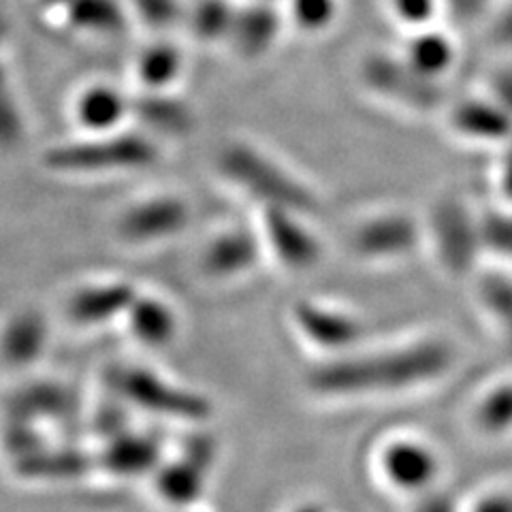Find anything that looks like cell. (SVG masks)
Segmentation results:
<instances>
[{
	"mask_svg": "<svg viewBox=\"0 0 512 512\" xmlns=\"http://www.w3.org/2000/svg\"><path fill=\"white\" fill-rule=\"evenodd\" d=\"M451 342L438 335L408 340L361 357H344L314 372L312 382L318 391L333 395H365L406 391L429 384L453 365Z\"/></svg>",
	"mask_w": 512,
	"mask_h": 512,
	"instance_id": "1",
	"label": "cell"
},
{
	"mask_svg": "<svg viewBox=\"0 0 512 512\" xmlns=\"http://www.w3.org/2000/svg\"><path fill=\"white\" fill-rule=\"evenodd\" d=\"M224 175L242 186L252 197L261 199L267 207H284L297 214L316 210L314 192L293 173H288L276 160L254 150L246 143H233L220 156Z\"/></svg>",
	"mask_w": 512,
	"mask_h": 512,
	"instance_id": "2",
	"label": "cell"
},
{
	"mask_svg": "<svg viewBox=\"0 0 512 512\" xmlns=\"http://www.w3.org/2000/svg\"><path fill=\"white\" fill-rule=\"evenodd\" d=\"M380 483L399 498L423 500L444 474V461L434 442L416 434H397L384 440L374 457Z\"/></svg>",
	"mask_w": 512,
	"mask_h": 512,
	"instance_id": "3",
	"label": "cell"
},
{
	"mask_svg": "<svg viewBox=\"0 0 512 512\" xmlns=\"http://www.w3.org/2000/svg\"><path fill=\"white\" fill-rule=\"evenodd\" d=\"M156 154L154 143L141 135H103L50 150L47 165L67 173H103L109 169L148 167L156 160Z\"/></svg>",
	"mask_w": 512,
	"mask_h": 512,
	"instance_id": "4",
	"label": "cell"
},
{
	"mask_svg": "<svg viewBox=\"0 0 512 512\" xmlns=\"http://www.w3.org/2000/svg\"><path fill=\"white\" fill-rule=\"evenodd\" d=\"M109 384L131 404L156 414L184 421H201L210 414V406L201 395L175 387L146 367L118 365L109 372Z\"/></svg>",
	"mask_w": 512,
	"mask_h": 512,
	"instance_id": "5",
	"label": "cell"
},
{
	"mask_svg": "<svg viewBox=\"0 0 512 512\" xmlns=\"http://www.w3.org/2000/svg\"><path fill=\"white\" fill-rule=\"evenodd\" d=\"M425 239V227L406 212H384L361 222L352 233V248L372 261H393L414 252Z\"/></svg>",
	"mask_w": 512,
	"mask_h": 512,
	"instance_id": "6",
	"label": "cell"
},
{
	"mask_svg": "<svg viewBox=\"0 0 512 512\" xmlns=\"http://www.w3.org/2000/svg\"><path fill=\"white\" fill-rule=\"evenodd\" d=\"M363 79L382 99L393 101L399 107L429 111L436 101V86L425 77L416 75L402 58L374 56L365 62Z\"/></svg>",
	"mask_w": 512,
	"mask_h": 512,
	"instance_id": "7",
	"label": "cell"
},
{
	"mask_svg": "<svg viewBox=\"0 0 512 512\" xmlns=\"http://www.w3.org/2000/svg\"><path fill=\"white\" fill-rule=\"evenodd\" d=\"M190 220L188 205L178 197H154L126 210L118 231L131 244H150L180 233Z\"/></svg>",
	"mask_w": 512,
	"mask_h": 512,
	"instance_id": "8",
	"label": "cell"
},
{
	"mask_svg": "<svg viewBox=\"0 0 512 512\" xmlns=\"http://www.w3.org/2000/svg\"><path fill=\"white\" fill-rule=\"evenodd\" d=\"M301 214L284 207H267L265 235L278 259L291 269H310L320 261V248L316 235L299 220Z\"/></svg>",
	"mask_w": 512,
	"mask_h": 512,
	"instance_id": "9",
	"label": "cell"
},
{
	"mask_svg": "<svg viewBox=\"0 0 512 512\" xmlns=\"http://www.w3.org/2000/svg\"><path fill=\"white\" fill-rule=\"evenodd\" d=\"M451 133L468 143H500L512 133V120L498 99H466L448 111Z\"/></svg>",
	"mask_w": 512,
	"mask_h": 512,
	"instance_id": "10",
	"label": "cell"
},
{
	"mask_svg": "<svg viewBox=\"0 0 512 512\" xmlns=\"http://www.w3.org/2000/svg\"><path fill=\"white\" fill-rule=\"evenodd\" d=\"M295 323L314 346L331 352L346 350L361 338V323L355 316L338 308L323 306V303H299L295 310Z\"/></svg>",
	"mask_w": 512,
	"mask_h": 512,
	"instance_id": "11",
	"label": "cell"
},
{
	"mask_svg": "<svg viewBox=\"0 0 512 512\" xmlns=\"http://www.w3.org/2000/svg\"><path fill=\"white\" fill-rule=\"evenodd\" d=\"M402 60L416 75L438 84V79L446 77L455 67L457 43L438 26L414 30L404 45Z\"/></svg>",
	"mask_w": 512,
	"mask_h": 512,
	"instance_id": "12",
	"label": "cell"
},
{
	"mask_svg": "<svg viewBox=\"0 0 512 512\" xmlns=\"http://www.w3.org/2000/svg\"><path fill=\"white\" fill-rule=\"evenodd\" d=\"M135 299V288L128 282L92 284L69 299L67 312L77 325H96L118 314H126Z\"/></svg>",
	"mask_w": 512,
	"mask_h": 512,
	"instance_id": "13",
	"label": "cell"
},
{
	"mask_svg": "<svg viewBox=\"0 0 512 512\" xmlns=\"http://www.w3.org/2000/svg\"><path fill=\"white\" fill-rule=\"evenodd\" d=\"M280 32L278 13L265 3L237 9L229 41L233 50L244 58H259L276 43Z\"/></svg>",
	"mask_w": 512,
	"mask_h": 512,
	"instance_id": "14",
	"label": "cell"
},
{
	"mask_svg": "<svg viewBox=\"0 0 512 512\" xmlns=\"http://www.w3.org/2000/svg\"><path fill=\"white\" fill-rule=\"evenodd\" d=\"M259 259V244L252 233L235 229L222 233L203 252V271L212 278H235Z\"/></svg>",
	"mask_w": 512,
	"mask_h": 512,
	"instance_id": "15",
	"label": "cell"
},
{
	"mask_svg": "<svg viewBox=\"0 0 512 512\" xmlns=\"http://www.w3.org/2000/svg\"><path fill=\"white\" fill-rule=\"evenodd\" d=\"M47 323L37 312H20L9 318L0 331V357L13 367H24L43 352Z\"/></svg>",
	"mask_w": 512,
	"mask_h": 512,
	"instance_id": "16",
	"label": "cell"
},
{
	"mask_svg": "<svg viewBox=\"0 0 512 512\" xmlns=\"http://www.w3.org/2000/svg\"><path fill=\"white\" fill-rule=\"evenodd\" d=\"M470 421L472 429L485 440L512 436V378L493 382L476 395Z\"/></svg>",
	"mask_w": 512,
	"mask_h": 512,
	"instance_id": "17",
	"label": "cell"
},
{
	"mask_svg": "<svg viewBox=\"0 0 512 512\" xmlns=\"http://www.w3.org/2000/svg\"><path fill=\"white\" fill-rule=\"evenodd\" d=\"M128 329L135 335V340L143 346L160 348L167 346L178 331V318L165 301L156 297H139L126 312Z\"/></svg>",
	"mask_w": 512,
	"mask_h": 512,
	"instance_id": "18",
	"label": "cell"
},
{
	"mask_svg": "<svg viewBox=\"0 0 512 512\" xmlns=\"http://www.w3.org/2000/svg\"><path fill=\"white\" fill-rule=\"evenodd\" d=\"M131 111V103L109 86H92L82 92L75 105L77 122L92 135H107Z\"/></svg>",
	"mask_w": 512,
	"mask_h": 512,
	"instance_id": "19",
	"label": "cell"
},
{
	"mask_svg": "<svg viewBox=\"0 0 512 512\" xmlns=\"http://www.w3.org/2000/svg\"><path fill=\"white\" fill-rule=\"evenodd\" d=\"M137 114L139 122L146 124L156 133L165 135H182L190 131L192 114L190 109L173 96H167L160 90H150L141 94L139 99L131 105Z\"/></svg>",
	"mask_w": 512,
	"mask_h": 512,
	"instance_id": "20",
	"label": "cell"
},
{
	"mask_svg": "<svg viewBox=\"0 0 512 512\" xmlns=\"http://www.w3.org/2000/svg\"><path fill=\"white\" fill-rule=\"evenodd\" d=\"M52 5L79 30L116 32L124 22L118 0H52Z\"/></svg>",
	"mask_w": 512,
	"mask_h": 512,
	"instance_id": "21",
	"label": "cell"
},
{
	"mask_svg": "<svg viewBox=\"0 0 512 512\" xmlns=\"http://www.w3.org/2000/svg\"><path fill=\"white\" fill-rule=\"evenodd\" d=\"M205 468L197 466L195 461L182 457L180 461L169 463L167 468L158 472L156 489L163 498L175 506H190L195 502L205 485Z\"/></svg>",
	"mask_w": 512,
	"mask_h": 512,
	"instance_id": "22",
	"label": "cell"
},
{
	"mask_svg": "<svg viewBox=\"0 0 512 512\" xmlns=\"http://www.w3.org/2000/svg\"><path fill=\"white\" fill-rule=\"evenodd\" d=\"M180 69L182 56L178 47L169 43L150 45L137 60L139 82L148 90H163L165 86L175 82V77L180 75Z\"/></svg>",
	"mask_w": 512,
	"mask_h": 512,
	"instance_id": "23",
	"label": "cell"
},
{
	"mask_svg": "<svg viewBox=\"0 0 512 512\" xmlns=\"http://www.w3.org/2000/svg\"><path fill=\"white\" fill-rule=\"evenodd\" d=\"M158 444L146 438L120 436L103 457V463L116 474H141L156 466Z\"/></svg>",
	"mask_w": 512,
	"mask_h": 512,
	"instance_id": "24",
	"label": "cell"
},
{
	"mask_svg": "<svg viewBox=\"0 0 512 512\" xmlns=\"http://www.w3.org/2000/svg\"><path fill=\"white\" fill-rule=\"evenodd\" d=\"M235 15L237 7L227 3V0H199L190 13V26L197 39L214 43L229 39Z\"/></svg>",
	"mask_w": 512,
	"mask_h": 512,
	"instance_id": "25",
	"label": "cell"
},
{
	"mask_svg": "<svg viewBox=\"0 0 512 512\" xmlns=\"http://www.w3.org/2000/svg\"><path fill=\"white\" fill-rule=\"evenodd\" d=\"M22 137V116L9 79L0 67V148H13Z\"/></svg>",
	"mask_w": 512,
	"mask_h": 512,
	"instance_id": "26",
	"label": "cell"
},
{
	"mask_svg": "<svg viewBox=\"0 0 512 512\" xmlns=\"http://www.w3.org/2000/svg\"><path fill=\"white\" fill-rule=\"evenodd\" d=\"M444 0H391V11L399 24L414 30L436 26L438 9Z\"/></svg>",
	"mask_w": 512,
	"mask_h": 512,
	"instance_id": "27",
	"label": "cell"
},
{
	"mask_svg": "<svg viewBox=\"0 0 512 512\" xmlns=\"http://www.w3.org/2000/svg\"><path fill=\"white\" fill-rule=\"evenodd\" d=\"M335 13H338L335 0H291V15L303 30L316 32L327 28Z\"/></svg>",
	"mask_w": 512,
	"mask_h": 512,
	"instance_id": "28",
	"label": "cell"
},
{
	"mask_svg": "<svg viewBox=\"0 0 512 512\" xmlns=\"http://www.w3.org/2000/svg\"><path fill=\"white\" fill-rule=\"evenodd\" d=\"M131 5L139 18L152 28H169L182 18L178 0H131Z\"/></svg>",
	"mask_w": 512,
	"mask_h": 512,
	"instance_id": "29",
	"label": "cell"
},
{
	"mask_svg": "<svg viewBox=\"0 0 512 512\" xmlns=\"http://www.w3.org/2000/svg\"><path fill=\"white\" fill-rule=\"evenodd\" d=\"M463 512H512V487L489 485L476 491L463 506Z\"/></svg>",
	"mask_w": 512,
	"mask_h": 512,
	"instance_id": "30",
	"label": "cell"
},
{
	"mask_svg": "<svg viewBox=\"0 0 512 512\" xmlns=\"http://www.w3.org/2000/svg\"><path fill=\"white\" fill-rule=\"evenodd\" d=\"M498 35H500V39H502V41L512 43V7L508 9L506 18L502 20V24H500V28H498Z\"/></svg>",
	"mask_w": 512,
	"mask_h": 512,
	"instance_id": "31",
	"label": "cell"
},
{
	"mask_svg": "<svg viewBox=\"0 0 512 512\" xmlns=\"http://www.w3.org/2000/svg\"><path fill=\"white\" fill-rule=\"evenodd\" d=\"M291 512H323V508L306 504V506H299V508H295V510H291Z\"/></svg>",
	"mask_w": 512,
	"mask_h": 512,
	"instance_id": "32",
	"label": "cell"
}]
</instances>
